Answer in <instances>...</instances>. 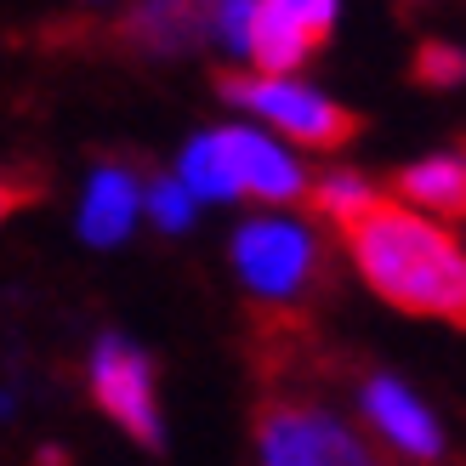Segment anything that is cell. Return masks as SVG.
<instances>
[{"label": "cell", "instance_id": "1", "mask_svg": "<svg viewBox=\"0 0 466 466\" xmlns=\"http://www.w3.org/2000/svg\"><path fill=\"white\" fill-rule=\"evenodd\" d=\"M341 239L364 285L381 301H392L399 313L466 330V245L444 222L376 194L341 228Z\"/></svg>", "mask_w": 466, "mask_h": 466}, {"label": "cell", "instance_id": "2", "mask_svg": "<svg viewBox=\"0 0 466 466\" xmlns=\"http://www.w3.org/2000/svg\"><path fill=\"white\" fill-rule=\"evenodd\" d=\"M217 91L228 103L250 108L256 120H268L279 137H290L296 148L330 154V148H347L364 131L359 114H347L341 103H330L324 91L301 86L290 75H217Z\"/></svg>", "mask_w": 466, "mask_h": 466}, {"label": "cell", "instance_id": "3", "mask_svg": "<svg viewBox=\"0 0 466 466\" xmlns=\"http://www.w3.org/2000/svg\"><path fill=\"white\" fill-rule=\"evenodd\" d=\"M256 455L262 466H387L364 438L308 399H273L256 415Z\"/></svg>", "mask_w": 466, "mask_h": 466}, {"label": "cell", "instance_id": "4", "mask_svg": "<svg viewBox=\"0 0 466 466\" xmlns=\"http://www.w3.org/2000/svg\"><path fill=\"white\" fill-rule=\"evenodd\" d=\"M91 404H97L131 444L166 450V415H159V387H154V359L126 336H97L91 347Z\"/></svg>", "mask_w": 466, "mask_h": 466}, {"label": "cell", "instance_id": "5", "mask_svg": "<svg viewBox=\"0 0 466 466\" xmlns=\"http://www.w3.org/2000/svg\"><path fill=\"white\" fill-rule=\"evenodd\" d=\"M233 268H239L245 290L262 301H290L319 285V239L290 217H256L233 233Z\"/></svg>", "mask_w": 466, "mask_h": 466}, {"label": "cell", "instance_id": "6", "mask_svg": "<svg viewBox=\"0 0 466 466\" xmlns=\"http://www.w3.org/2000/svg\"><path fill=\"white\" fill-rule=\"evenodd\" d=\"M359 410H364V421L376 427L410 466L444 461V427H438V415L415 399L404 381H392V376H364V381H359Z\"/></svg>", "mask_w": 466, "mask_h": 466}, {"label": "cell", "instance_id": "7", "mask_svg": "<svg viewBox=\"0 0 466 466\" xmlns=\"http://www.w3.org/2000/svg\"><path fill=\"white\" fill-rule=\"evenodd\" d=\"M222 148H228V166H233V182H239V194L250 199H268V205H296L308 199V177H301V166L268 143L262 131L250 126H222Z\"/></svg>", "mask_w": 466, "mask_h": 466}, {"label": "cell", "instance_id": "8", "mask_svg": "<svg viewBox=\"0 0 466 466\" xmlns=\"http://www.w3.org/2000/svg\"><path fill=\"white\" fill-rule=\"evenodd\" d=\"M211 6L217 0H143L126 17V40L148 57H182L211 40Z\"/></svg>", "mask_w": 466, "mask_h": 466}, {"label": "cell", "instance_id": "9", "mask_svg": "<svg viewBox=\"0 0 466 466\" xmlns=\"http://www.w3.org/2000/svg\"><path fill=\"white\" fill-rule=\"evenodd\" d=\"M137 211H143V182L126 166H97L86 182V199H80V239L86 245H120Z\"/></svg>", "mask_w": 466, "mask_h": 466}, {"label": "cell", "instance_id": "10", "mask_svg": "<svg viewBox=\"0 0 466 466\" xmlns=\"http://www.w3.org/2000/svg\"><path fill=\"white\" fill-rule=\"evenodd\" d=\"M392 194L421 217L461 222L466 217V148H450V154H432V159H415V166L392 171Z\"/></svg>", "mask_w": 466, "mask_h": 466}, {"label": "cell", "instance_id": "11", "mask_svg": "<svg viewBox=\"0 0 466 466\" xmlns=\"http://www.w3.org/2000/svg\"><path fill=\"white\" fill-rule=\"evenodd\" d=\"M177 182L188 188V199H239V182H233L228 148H222V126L217 131H199L194 143L182 148Z\"/></svg>", "mask_w": 466, "mask_h": 466}, {"label": "cell", "instance_id": "12", "mask_svg": "<svg viewBox=\"0 0 466 466\" xmlns=\"http://www.w3.org/2000/svg\"><path fill=\"white\" fill-rule=\"evenodd\" d=\"M308 199H313V211L324 217V222H336V228H347L370 199H376V188L359 177V171H330L319 182V188H308Z\"/></svg>", "mask_w": 466, "mask_h": 466}, {"label": "cell", "instance_id": "13", "mask_svg": "<svg viewBox=\"0 0 466 466\" xmlns=\"http://www.w3.org/2000/svg\"><path fill=\"white\" fill-rule=\"evenodd\" d=\"M250 29H256V0H217L211 6V46L228 57H250Z\"/></svg>", "mask_w": 466, "mask_h": 466}, {"label": "cell", "instance_id": "14", "mask_svg": "<svg viewBox=\"0 0 466 466\" xmlns=\"http://www.w3.org/2000/svg\"><path fill=\"white\" fill-rule=\"evenodd\" d=\"M143 205H148V217L166 233H182V228L194 222V199H188V188H182L177 177H154L148 188H143Z\"/></svg>", "mask_w": 466, "mask_h": 466}, {"label": "cell", "instance_id": "15", "mask_svg": "<svg viewBox=\"0 0 466 466\" xmlns=\"http://www.w3.org/2000/svg\"><path fill=\"white\" fill-rule=\"evenodd\" d=\"M415 80L432 86V91H450L466 80V52L461 46H444V40H427L421 52H415Z\"/></svg>", "mask_w": 466, "mask_h": 466}, {"label": "cell", "instance_id": "16", "mask_svg": "<svg viewBox=\"0 0 466 466\" xmlns=\"http://www.w3.org/2000/svg\"><path fill=\"white\" fill-rule=\"evenodd\" d=\"M262 6L279 12L285 23H296L313 46H324V40H330V29H336V6H341V0H262Z\"/></svg>", "mask_w": 466, "mask_h": 466}]
</instances>
